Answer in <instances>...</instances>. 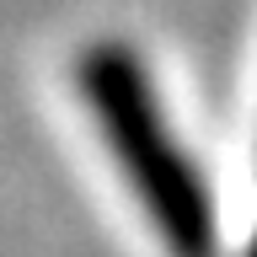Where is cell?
I'll return each mask as SVG.
<instances>
[{"mask_svg": "<svg viewBox=\"0 0 257 257\" xmlns=\"http://www.w3.org/2000/svg\"><path fill=\"white\" fill-rule=\"evenodd\" d=\"M80 91L102 123L107 150L123 166L128 188L140 193L150 225L172 246V257H214L220 252L214 198H209L193 156L177 145V134L161 118L145 64L118 43H96L80 59Z\"/></svg>", "mask_w": 257, "mask_h": 257, "instance_id": "6da1fadb", "label": "cell"}, {"mask_svg": "<svg viewBox=\"0 0 257 257\" xmlns=\"http://www.w3.org/2000/svg\"><path fill=\"white\" fill-rule=\"evenodd\" d=\"M246 257H257V236H252V246H246Z\"/></svg>", "mask_w": 257, "mask_h": 257, "instance_id": "7a4b0ae2", "label": "cell"}]
</instances>
